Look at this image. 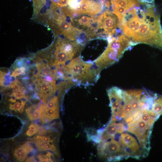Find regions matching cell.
Segmentation results:
<instances>
[{
    "instance_id": "obj_1",
    "label": "cell",
    "mask_w": 162,
    "mask_h": 162,
    "mask_svg": "<svg viewBox=\"0 0 162 162\" xmlns=\"http://www.w3.org/2000/svg\"><path fill=\"white\" fill-rule=\"evenodd\" d=\"M123 34L135 45L144 43L162 48V34L153 5L143 0L125 12L119 21Z\"/></svg>"
},
{
    "instance_id": "obj_2",
    "label": "cell",
    "mask_w": 162,
    "mask_h": 162,
    "mask_svg": "<svg viewBox=\"0 0 162 162\" xmlns=\"http://www.w3.org/2000/svg\"><path fill=\"white\" fill-rule=\"evenodd\" d=\"M66 66L69 79L74 84L88 86L100 77L101 70L94 62H85L80 56L72 59Z\"/></svg>"
},
{
    "instance_id": "obj_3",
    "label": "cell",
    "mask_w": 162,
    "mask_h": 162,
    "mask_svg": "<svg viewBox=\"0 0 162 162\" xmlns=\"http://www.w3.org/2000/svg\"><path fill=\"white\" fill-rule=\"evenodd\" d=\"M108 44L103 53L94 62L101 70L118 62L124 52L135 45L124 34L107 39Z\"/></svg>"
},
{
    "instance_id": "obj_4",
    "label": "cell",
    "mask_w": 162,
    "mask_h": 162,
    "mask_svg": "<svg viewBox=\"0 0 162 162\" xmlns=\"http://www.w3.org/2000/svg\"><path fill=\"white\" fill-rule=\"evenodd\" d=\"M52 65L55 67L64 65L66 62L75 58L81 50L80 45L76 40L56 37L52 46Z\"/></svg>"
},
{
    "instance_id": "obj_5",
    "label": "cell",
    "mask_w": 162,
    "mask_h": 162,
    "mask_svg": "<svg viewBox=\"0 0 162 162\" xmlns=\"http://www.w3.org/2000/svg\"><path fill=\"white\" fill-rule=\"evenodd\" d=\"M119 20L117 16L108 9H106L97 17L96 35L97 38L107 39L118 32Z\"/></svg>"
},
{
    "instance_id": "obj_6",
    "label": "cell",
    "mask_w": 162,
    "mask_h": 162,
    "mask_svg": "<svg viewBox=\"0 0 162 162\" xmlns=\"http://www.w3.org/2000/svg\"><path fill=\"white\" fill-rule=\"evenodd\" d=\"M153 124L142 120L137 115L128 124V130L136 136L141 146L144 148L151 135Z\"/></svg>"
},
{
    "instance_id": "obj_7",
    "label": "cell",
    "mask_w": 162,
    "mask_h": 162,
    "mask_svg": "<svg viewBox=\"0 0 162 162\" xmlns=\"http://www.w3.org/2000/svg\"><path fill=\"white\" fill-rule=\"evenodd\" d=\"M106 141H107L102 142L99 145L98 151L100 155L111 160L121 158L118 155L120 152H122L124 156H125L124 151L121 149L120 142L112 138L109 139Z\"/></svg>"
},
{
    "instance_id": "obj_8",
    "label": "cell",
    "mask_w": 162,
    "mask_h": 162,
    "mask_svg": "<svg viewBox=\"0 0 162 162\" xmlns=\"http://www.w3.org/2000/svg\"><path fill=\"white\" fill-rule=\"evenodd\" d=\"M142 0H110V8L118 17L119 20L124 13L139 4Z\"/></svg>"
},
{
    "instance_id": "obj_9",
    "label": "cell",
    "mask_w": 162,
    "mask_h": 162,
    "mask_svg": "<svg viewBox=\"0 0 162 162\" xmlns=\"http://www.w3.org/2000/svg\"><path fill=\"white\" fill-rule=\"evenodd\" d=\"M80 7L76 12V16L83 14L95 16L101 12L105 8L99 2L93 0H81Z\"/></svg>"
},
{
    "instance_id": "obj_10",
    "label": "cell",
    "mask_w": 162,
    "mask_h": 162,
    "mask_svg": "<svg viewBox=\"0 0 162 162\" xmlns=\"http://www.w3.org/2000/svg\"><path fill=\"white\" fill-rule=\"evenodd\" d=\"M119 141L126 156H134V154L139 151V145L136 140L131 135L127 133L122 134Z\"/></svg>"
},
{
    "instance_id": "obj_11",
    "label": "cell",
    "mask_w": 162,
    "mask_h": 162,
    "mask_svg": "<svg viewBox=\"0 0 162 162\" xmlns=\"http://www.w3.org/2000/svg\"><path fill=\"white\" fill-rule=\"evenodd\" d=\"M35 83L38 94L44 103L46 98L52 95L56 91L55 82H49L44 79L38 78Z\"/></svg>"
},
{
    "instance_id": "obj_12",
    "label": "cell",
    "mask_w": 162,
    "mask_h": 162,
    "mask_svg": "<svg viewBox=\"0 0 162 162\" xmlns=\"http://www.w3.org/2000/svg\"><path fill=\"white\" fill-rule=\"evenodd\" d=\"M125 130L124 126L122 123H111L105 129L104 131L99 132L101 141H105L110 138H114L118 133H122Z\"/></svg>"
},
{
    "instance_id": "obj_13",
    "label": "cell",
    "mask_w": 162,
    "mask_h": 162,
    "mask_svg": "<svg viewBox=\"0 0 162 162\" xmlns=\"http://www.w3.org/2000/svg\"><path fill=\"white\" fill-rule=\"evenodd\" d=\"M39 118L44 123H47L59 117V107L48 108L40 104L38 108Z\"/></svg>"
},
{
    "instance_id": "obj_14",
    "label": "cell",
    "mask_w": 162,
    "mask_h": 162,
    "mask_svg": "<svg viewBox=\"0 0 162 162\" xmlns=\"http://www.w3.org/2000/svg\"><path fill=\"white\" fill-rule=\"evenodd\" d=\"M33 149L32 146L28 143L22 145L14 150V156L19 161H23L27 157L30 152Z\"/></svg>"
},
{
    "instance_id": "obj_15",
    "label": "cell",
    "mask_w": 162,
    "mask_h": 162,
    "mask_svg": "<svg viewBox=\"0 0 162 162\" xmlns=\"http://www.w3.org/2000/svg\"><path fill=\"white\" fill-rule=\"evenodd\" d=\"M36 66L38 70V74L39 76L45 77L50 75L54 78L53 73L47 64L43 62L37 63L36 64Z\"/></svg>"
},
{
    "instance_id": "obj_16",
    "label": "cell",
    "mask_w": 162,
    "mask_h": 162,
    "mask_svg": "<svg viewBox=\"0 0 162 162\" xmlns=\"http://www.w3.org/2000/svg\"><path fill=\"white\" fill-rule=\"evenodd\" d=\"M152 111L159 116L162 114V95L157 94L153 105Z\"/></svg>"
},
{
    "instance_id": "obj_17",
    "label": "cell",
    "mask_w": 162,
    "mask_h": 162,
    "mask_svg": "<svg viewBox=\"0 0 162 162\" xmlns=\"http://www.w3.org/2000/svg\"><path fill=\"white\" fill-rule=\"evenodd\" d=\"M34 108V106H32L26 110V113L28 115L30 119L31 120H37L40 117L38 109H36L33 110Z\"/></svg>"
},
{
    "instance_id": "obj_18",
    "label": "cell",
    "mask_w": 162,
    "mask_h": 162,
    "mask_svg": "<svg viewBox=\"0 0 162 162\" xmlns=\"http://www.w3.org/2000/svg\"><path fill=\"white\" fill-rule=\"evenodd\" d=\"M25 104V102L21 100V103L17 102L14 104H10L9 108L11 110L22 113L23 111Z\"/></svg>"
},
{
    "instance_id": "obj_19",
    "label": "cell",
    "mask_w": 162,
    "mask_h": 162,
    "mask_svg": "<svg viewBox=\"0 0 162 162\" xmlns=\"http://www.w3.org/2000/svg\"><path fill=\"white\" fill-rule=\"evenodd\" d=\"M39 126L36 124L32 123L28 127V129L26 132V135L29 136L34 134L39 129Z\"/></svg>"
},
{
    "instance_id": "obj_20",
    "label": "cell",
    "mask_w": 162,
    "mask_h": 162,
    "mask_svg": "<svg viewBox=\"0 0 162 162\" xmlns=\"http://www.w3.org/2000/svg\"><path fill=\"white\" fill-rule=\"evenodd\" d=\"M18 82V81L15 80L11 83L10 85V87L12 89L14 92L23 90V87L20 85Z\"/></svg>"
},
{
    "instance_id": "obj_21",
    "label": "cell",
    "mask_w": 162,
    "mask_h": 162,
    "mask_svg": "<svg viewBox=\"0 0 162 162\" xmlns=\"http://www.w3.org/2000/svg\"><path fill=\"white\" fill-rule=\"evenodd\" d=\"M11 95L16 99H20L26 98L24 93L21 90L14 92Z\"/></svg>"
},
{
    "instance_id": "obj_22",
    "label": "cell",
    "mask_w": 162,
    "mask_h": 162,
    "mask_svg": "<svg viewBox=\"0 0 162 162\" xmlns=\"http://www.w3.org/2000/svg\"><path fill=\"white\" fill-rule=\"evenodd\" d=\"M40 162H52L53 160L52 158H49L45 155H39L37 156Z\"/></svg>"
},
{
    "instance_id": "obj_23",
    "label": "cell",
    "mask_w": 162,
    "mask_h": 162,
    "mask_svg": "<svg viewBox=\"0 0 162 162\" xmlns=\"http://www.w3.org/2000/svg\"><path fill=\"white\" fill-rule=\"evenodd\" d=\"M21 70L20 68H17L12 73L11 76L16 77L21 74Z\"/></svg>"
},
{
    "instance_id": "obj_24",
    "label": "cell",
    "mask_w": 162,
    "mask_h": 162,
    "mask_svg": "<svg viewBox=\"0 0 162 162\" xmlns=\"http://www.w3.org/2000/svg\"><path fill=\"white\" fill-rule=\"evenodd\" d=\"M35 160H34V158L33 157L30 158H28L27 160L26 161L28 162H32V161H35Z\"/></svg>"
},
{
    "instance_id": "obj_25",
    "label": "cell",
    "mask_w": 162,
    "mask_h": 162,
    "mask_svg": "<svg viewBox=\"0 0 162 162\" xmlns=\"http://www.w3.org/2000/svg\"><path fill=\"white\" fill-rule=\"evenodd\" d=\"M9 100L12 103L15 102H16V100L14 98H10Z\"/></svg>"
}]
</instances>
